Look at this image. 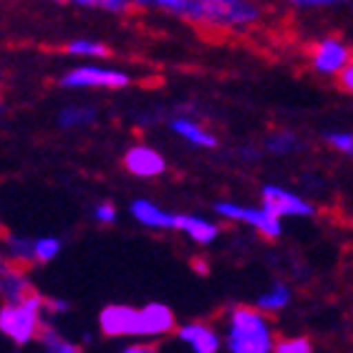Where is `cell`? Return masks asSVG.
I'll return each mask as SVG.
<instances>
[{
  "instance_id": "1",
  "label": "cell",
  "mask_w": 353,
  "mask_h": 353,
  "mask_svg": "<svg viewBox=\"0 0 353 353\" xmlns=\"http://www.w3.org/2000/svg\"><path fill=\"white\" fill-rule=\"evenodd\" d=\"M179 15L214 28H245L258 21L260 10L250 0H182Z\"/></svg>"
},
{
  "instance_id": "2",
  "label": "cell",
  "mask_w": 353,
  "mask_h": 353,
  "mask_svg": "<svg viewBox=\"0 0 353 353\" xmlns=\"http://www.w3.org/2000/svg\"><path fill=\"white\" fill-rule=\"evenodd\" d=\"M228 348L230 353H272V331L265 321L263 310L255 308H240L232 310L230 316V331H228Z\"/></svg>"
},
{
  "instance_id": "3",
  "label": "cell",
  "mask_w": 353,
  "mask_h": 353,
  "mask_svg": "<svg viewBox=\"0 0 353 353\" xmlns=\"http://www.w3.org/2000/svg\"><path fill=\"white\" fill-rule=\"evenodd\" d=\"M43 298L36 293L26 295L23 301L18 303H6L0 308V333L8 336V339L23 346L28 341L36 339V333L43 331L41 325V313H43Z\"/></svg>"
},
{
  "instance_id": "4",
  "label": "cell",
  "mask_w": 353,
  "mask_h": 353,
  "mask_svg": "<svg viewBox=\"0 0 353 353\" xmlns=\"http://www.w3.org/2000/svg\"><path fill=\"white\" fill-rule=\"evenodd\" d=\"M129 81V74L106 66H79L61 76L63 88H124Z\"/></svg>"
},
{
  "instance_id": "5",
  "label": "cell",
  "mask_w": 353,
  "mask_h": 353,
  "mask_svg": "<svg viewBox=\"0 0 353 353\" xmlns=\"http://www.w3.org/2000/svg\"><path fill=\"white\" fill-rule=\"evenodd\" d=\"M214 210H217V214L228 217V220L245 222V225L260 230L265 237H280V232H283V228H280V217L268 212L265 207L263 210H255V207H240V205H232V202H217Z\"/></svg>"
},
{
  "instance_id": "6",
  "label": "cell",
  "mask_w": 353,
  "mask_h": 353,
  "mask_svg": "<svg viewBox=\"0 0 353 353\" xmlns=\"http://www.w3.org/2000/svg\"><path fill=\"white\" fill-rule=\"evenodd\" d=\"M263 207L275 217H310L313 214V207L305 199L275 184L263 187Z\"/></svg>"
},
{
  "instance_id": "7",
  "label": "cell",
  "mask_w": 353,
  "mask_h": 353,
  "mask_svg": "<svg viewBox=\"0 0 353 353\" xmlns=\"http://www.w3.org/2000/svg\"><path fill=\"white\" fill-rule=\"evenodd\" d=\"M99 328L103 336H139V310L129 305H106L99 313Z\"/></svg>"
},
{
  "instance_id": "8",
  "label": "cell",
  "mask_w": 353,
  "mask_h": 353,
  "mask_svg": "<svg viewBox=\"0 0 353 353\" xmlns=\"http://www.w3.org/2000/svg\"><path fill=\"white\" fill-rule=\"evenodd\" d=\"M124 167L132 172L134 176H141V179H152V176L164 174L167 170V162L164 157L152 147H144V144H137L124 154Z\"/></svg>"
},
{
  "instance_id": "9",
  "label": "cell",
  "mask_w": 353,
  "mask_h": 353,
  "mask_svg": "<svg viewBox=\"0 0 353 353\" xmlns=\"http://www.w3.org/2000/svg\"><path fill=\"white\" fill-rule=\"evenodd\" d=\"M348 63H351V53L336 38H325L313 48V66L321 74H341Z\"/></svg>"
},
{
  "instance_id": "10",
  "label": "cell",
  "mask_w": 353,
  "mask_h": 353,
  "mask_svg": "<svg viewBox=\"0 0 353 353\" xmlns=\"http://www.w3.org/2000/svg\"><path fill=\"white\" fill-rule=\"evenodd\" d=\"M174 328V313L162 303L139 308V336H164Z\"/></svg>"
},
{
  "instance_id": "11",
  "label": "cell",
  "mask_w": 353,
  "mask_h": 353,
  "mask_svg": "<svg viewBox=\"0 0 353 353\" xmlns=\"http://www.w3.org/2000/svg\"><path fill=\"white\" fill-rule=\"evenodd\" d=\"M132 217L144 228L152 230H176V214L167 212L162 207H157L154 202L149 199H134L132 207H129Z\"/></svg>"
},
{
  "instance_id": "12",
  "label": "cell",
  "mask_w": 353,
  "mask_h": 353,
  "mask_svg": "<svg viewBox=\"0 0 353 353\" xmlns=\"http://www.w3.org/2000/svg\"><path fill=\"white\" fill-rule=\"evenodd\" d=\"M179 341H184L194 353H217L220 336L205 323H187L179 328Z\"/></svg>"
},
{
  "instance_id": "13",
  "label": "cell",
  "mask_w": 353,
  "mask_h": 353,
  "mask_svg": "<svg viewBox=\"0 0 353 353\" xmlns=\"http://www.w3.org/2000/svg\"><path fill=\"white\" fill-rule=\"evenodd\" d=\"M176 230H182L184 235L192 237L199 245H210L214 237L220 235V228L210 220H202L197 214H176Z\"/></svg>"
},
{
  "instance_id": "14",
  "label": "cell",
  "mask_w": 353,
  "mask_h": 353,
  "mask_svg": "<svg viewBox=\"0 0 353 353\" xmlns=\"http://www.w3.org/2000/svg\"><path fill=\"white\" fill-rule=\"evenodd\" d=\"M170 126H172V132L179 134L184 141H190L194 147H205V149L217 147V139H214L212 134L207 132V129H202V126H199L197 121H192V119H174Z\"/></svg>"
},
{
  "instance_id": "15",
  "label": "cell",
  "mask_w": 353,
  "mask_h": 353,
  "mask_svg": "<svg viewBox=\"0 0 353 353\" xmlns=\"http://www.w3.org/2000/svg\"><path fill=\"white\" fill-rule=\"evenodd\" d=\"M288 303H290V290H288L283 283H275L268 293H263L258 298V308L263 310V313H275V310L285 308Z\"/></svg>"
},
{
  "instance_id": "16",
  "label": "cell",
  "mask_w": 353,
  "mask_h": 353,
  "mask_svg": "<svg viewBox=\"0 0 353 353\" xmlns=\"http://www.w3.org/2000/svg\"><path fill=\"white\" fill-rule=\"evenodd\" d=\"M96 119V111L91 106H68L59 114V124L63 129H79V126L91 124Z\"/></svg>"
},
{
  "instance_id": "17",
  "label": "cell",
  "mask_w": 353,
  "mask_h": 353,
  "mask_svg": "<svg viewBox=\"0 0 353 353\" xmlns=\"http://www.w3.org/2000/svg\"><path fill=\"white\" fill-rule=\"evenodd\" d=\"M68 56H83V59H106L109 48L99 41H86V38H76L66 46Z\"/></svg>"
},
{
  "instance_id": "18",
  "label": "cell",
  "mask_w": 353,
  "mask_h": 353,
  "mask_svg": "<svg viewBox=\"0 0 353 353\" xmlns=\"http://www.w3.org/2000/svg\"><path fill=\"white\" fill-rule=\"evenodd\" d=\"M41 341H43L46 353H83L79 346L68 343L66 339H61L53 328H43V331H41Z\"/></svg>"
},
{
  "instance_id": "19",
  "label": "cell",
  "mask_w": 353,
  "mask_h": 353,
  "mask_svg": "<svg viewBox=\"0 0 353 353\" xmlns=\"http://www.w3.org/2000/svg\"><path fill=\"white\" fill-rule=\"evenodd\" d=\"M61 252V240L59 237H38L33 240V255L38 263H51L53 258H59Z\"/></svg>"
},
{
  "instance_id": "20",
  "label": "cell",
  "mask_w": 353,
  "mask_h": 353,
  "mask_svg": "<svg viewBox=\"0 0 353 353\" xmlns=\"http://www.w3.org/2000/svg\"><path fill=\"white\" fill-rule=\"evenodd\" d=\"M8 255L13 260H36L33 255V243L23 240V237H8Z\"/></svg>"
},
{
  "instance_id": "21",
  "label": "cell",
  "mask_w": 353,
  "mask_h": 353,
  "mask_svg": "<svg viewBox=\"0 0 353 353\" xmlns=\"http://www.w3.org/2000/svg\"><path fill=\"white\" fill-rule=\"evenodd\" d=\"M268 147H270V152H275V154H288V152H293L295 147H298V139H295V134H272L270 139H268Z\"/></svg>"
},
{
  "instance_id": "22",
  "label": "cell",
  "mask_w": 353,
  "mask_h": 353,
  "mask_svg": "<svg viewBox=\"0 0 353 353\" xmlns=\"http://www.w3.org/2000/svg\"><path fill=\"white\" fill-rule=\"evenodd\" d=\"M272 353H313L308 339H285L275 343V351Z\"/></svg>"
},
{
  "instance_id": "23",
  "label": "cell",
  "mask_w": 353,
  "mask_h": 353,
  "mask_svg": "<svg viewBox=\"0 0 353 353\" xmlns=\"http://www.w3.org/2000/svg\"><path fill=\"white\" fill-rule=\"evenodd\" d=\"M325 139L331 141L339 152L353 157V132H331V134H325Z\"/></svg>"
},
{
  "instance_id": "24",
  "label": "cell",
  "mask_w": 353,
  "mask_h": 353,
  "mask_svg": "<svg viewBox=\"0 0 353 353\" xmlns=\"http://www.w3.org/2000/svg\"><path fill=\"white\" fill-rule=\"evenodd\" d=\"M94 217L96 222H101V225H111V222H117V210L111 202H99L94 207Z\"/></svg>"
},
{
  "instance_id": "25",
  "label": "cell",
  "mask_w": 353,
  "mask_h": 353,
  "mask_svg": "<svg viewBox=\"0 0 353 353\" xmlns=\"http://www.w3.org/2000/svg\"><path fill=\"white\" fill-rule=\"evenodd\" d=\"M298 8H325V6H341L346 0H290Z\"/></svg>"
},
{
  "instance_id": "26",
  "label": "cell",
  "mask_w": 353,
  "mask_h": 353,
  "mask_svg": "<svg viewBox=\"0 0 353 353\" xmlns=\"http://www.w3.org/2000/svg\"><path fill=\"white\" fill-rule=\"evenodd\" d=\"M341 86L353 94V61L348 63L346 68H343V71H341Z\"/></svg>"
},
{
  "instance_id": "27",
  "label": "cell",
  "mask_w": 353,
  "mask_h": 353,
  "mask_svg": "<svg viewBox=\"0 0 353 353\" xmlns=\"http://www.w3.org/2000/svg\"><path fill=\"white\" fill-rule=\"evenodd\" d=\"M121 353H159L154 346H144V343H139V346H126Z\"/></svg>"
},
{
  "instance_id": "28",
  "label": "cell",
  "mask_w": 353,
  "mask_h": 353,
  "mask_svg": "<svg viewBox=\"0 0 353 353\" xmlns=\"http://www.w3.org/2000/svg\"><path fill=\"white\" fill-rule=\"evenodd\" d=\"M66 310H68L66 301H51V303H48V313H51V316H53V313H66Z\"/></svg>"
}]
</instances>
